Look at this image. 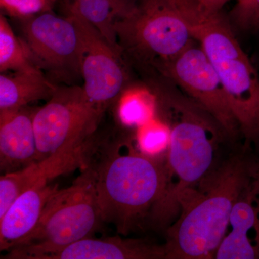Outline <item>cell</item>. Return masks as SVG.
<instances>
[{"instance_id":"obj_13","label":"cell","mask_w":259,"mask_h":259,"mask_svg":"<svg viewBox=\"0 0 259 259\" xmlns=\"http://www.w3.org/2000/svg\"><path fill=\"white\" fill-rule=\"evenodd\" d=\"M30 259H166L164 245L120 237L83 238L62 248L32 255Z\"/></svg>"},{"instance_id":"obj_23","label":"cell","mask_w":259,"mask_h":259,"mask_svg":"<svg viewBox=\"0 0 259 259\" xmlns=\"http://www.w3.org/2000/svg\"><path fill=\"white\" fill-rule=\"evenodd\" d=\"M204 8L212 12H221L229 0H197Z\"/></svg>"},{"instance_id":"obj_19","label":"cell","mask_w":259,"mask_h":259,"mask_svg":"<svg viewBox=\"0 0 259 259\" xmlns=\"http://www.w3.org/2000/svg\"><path fill=\"white\" fill-rule=\"evenodd\" d=\"M153 95L141 89H134L122 97L119 107V116L122 123L140 127L151 121L154 110Z\"/></svg>"},{"instance_id":"obj_20","label":"cell","mask_w":259,"mask_h":259,"mask_svg":"<svg viewBox=\"0 0 259 259\" xmlns=\"http://www.w3.org/2000/svg\"><path fill=\"white\" fill-rule=\"evenodd\" d=\"M149 122L139 127L138 147L146 156L161 161L159 158H166L169 146V127L167 122L164 125Z\"/></svg>"},{"instance_id":"obj_6","label":"cell","mask_w":259,"mask_h":259,"mask_svg":"<svg viewBox=\"0 0 259 259\" xmlns=\"http://www.w3.org/2000/svg\"><path fill=\"white\" fill-rule=\"evenodd\" d=\"M115 30L122 50L157 69L194 40L174 0H134Z\"/></svg>"},{"instance_id":"obj_24","label":"cell","mask_w":259,"mask_h":259,"mask_svg":"<svg viewBox=\"0 0 259 259\" xmlns=\"http://www.w3.org/2000/svg\"><path fill=\"white\" fill-rule=\"evenodd\" d=\"M251 0H237V4L233 10H241L249 4Z\"/></svg>"},{"instance_id":"obj_10","label":"cell","mask_w":259,"mask_h":259,"mask_svg":"<svg viewBox=\"0 0 259 259\" xmlns=\"http://www.w3.org/2000/svg\"><path fill=\"white\" fill-rule=\"evenodd\" d=\"M24 35L32 59L56 72H80V42L71 19L50 12L24 20Z\"/></svg>"},{"instance_id":"obj_2","label":"cell","mask_w":259,"mask_h":259,"mask_svg":"<svg viewBox=\"0 0 259 259\" xmlns=\"http://www.w3.org/2000/svg\"><path fill=\"white\" fill-rule=\"evenodd\" d=\"M252 151L243 148L223 161L189 194L167 230L166 259L214 258L237 199L259 161Z\"/></svg>"},{"instance_id":"obj_8","label":"cell","mask_w":259,"mask_h":259,"mask_svg":"<svg viewBox=\"0 0 259 259\" xmlns=\"http://www.w3.org/2000/svg\"><path fill=\"white\" fill-rule=\"evenodd\" d=\"M158 70L209 112L227 137L235 140L241 136L222 83L195 39L173 60Z\"/></svg>"},{"instance_id":"obj_1","label":"cell","mask_w":259,"mask_h":259,"mask_svg":"<svg viewBox=\"0 0 259 259\" xmlns=\"http://www.w3.org/2000/svg\"><path fill=\"white\" fill-rule=\"evenodd\" d=\"M164 88L161 99L170 142L163 162V193L151 214L162 226L180 212L189 194L214 169L219 145L228 138L212 116L175 83Z\"/></svg>"},{"instance_id":"obj_18","label":"cell","mask_w":259,"mask_h":259,"mask_svg":"<svg viewBox=\"0 0 259 259\" xmlns=\"http://www.w3.org/2000/svg\"><path fill=\"white\" fill-rule=\"evenodd\" d=\"M25 42L15 35L4 15H0V71H22L35 67Z\"/></svg>"},{"instance_id":"obj_7","label":"cell","mask_w":259,"mask_h":259,"mask_svg":"<svg viewBox=\"0 0 259 259\" xmlns=\"http://www.w3.org/2000/svg\"><path fill=\"white\" fill-rule=\"evenodd\" d=\"M102 112L89 101L83 88L56 89L49 102L34 115L37 161L86 143L96 129Z\"/></svg>"},{"instance_id":"obj_11","label":"cell","mask_w":259,"mask_h":259,"mask_svg":"<svg viewBox=\"0 0 259 259\" xmlns=\"http://www.w3.org/2000/svg\"><path fill=\"white\" fill-rule=\"evenodd\" d=\"M217 259H259V161L237 199Z\"/></svg>"},{"instance_id":"obj_14","label":"cell","mask_w":259,"mask_h":259,"mask_svg":"<svg viewBox=\"0 0 259 259\" xmlns=\"http://www.w3.org/2000/svg\"><path fill=\"white\" fill-rule=\"evenodd\" d=\"M35 112L29 111L26 107L0 112V166L3 175L18 171L37 161Z\"/></svg>"},{"instance_id":"obj_4","label":"cell","mask_w":259,"mask_h":259,"mask_svg":"<svg viewBox=\"0 0 259 259\" xmlns=\"http://www.w3.org/2000/svg\"><path fill=\"white\" fill-rule=\"evenodd\" d=\"M96 171L97 201L103 222L127 235L152 212L164 187L163 162L127 146Z\"/></svg>"},{"instance_id":"obj_5","label":"cell","mask_w":259,"mask_h":259,"mask_svg":"<svg viewBox=\"0 0 259 259\" xmlns=\"http://www.w3.org/2000/svg\"><path fill=\"white\" fill-rule=\"evenodd\" d=\"M102 221L97 201L96 171L84 168L68 188L58 190L48 201L37 226L4 258L30 259L91 236Z\"/></svg>"},{"instance_id":"obj_22","label":"cell","mask_w":259,"mask_h":259,"mask_svg":"<svg viewBox=\"0 0 259 259\" xmlns=\"http://www.w3.org/2000/svg\"><path fill=\"white\" fill-rule=\"evenodd\" d=\"M232 18L239 28L245 30L259 28V0L251 2L241 10H233Z\"/></svg>"},{"instance_id":"obj_15","label":"cell","mask_w":259,"mask_h":259,"mask_svg":"<svg viewBox=\"0 0 259 259\" xmlns=\"http://www.w3.org/2000/svg\"><path fill=\"white\" fill-rule=\"evenodd\" d=\"M58 185H37L25 191L15 199L0 218V250L9 251L30 236L41 217Z\"/></svg>"},{"instance_id":"obj_21","label":"cell","mask_w":259,"mask_h":259,"mask_svg":"<svg viewBox=\"0 0 259 259\" xmlns=\"http://www.w3.org/2000/svg\"><path fill=\"white\" fill-rule=\"evenodd\" d=\"M56 0H0L1 9L10 16L26 19L50 12Z\"/></svg>"},{"instance_id":"obj_16","label":"cell","mask_w":259,"mask_h":259,"mask_svg":"<svg viewBox=\"0 0 259 259\" xmlns=\"http://www.w3.org/2000/svg\"><path fill=\"white\" fill-rule=\"evenodd\" d=\"M38 66L0 76V112L12 111L31 102L50 99L56 90Z\"/></svg>"},{"instance_id":"obj_12","label":"cell","mask_w":259,"mask_h":259,"mask_svg":"<svg viewBox=\"0 0 259 259\" xmlns=\"http://www.w3.org/2000/svg\"><path fill=\"white\" fill-rule=\"evenodd\" d=\"M88 141L75 147L66 148L49 157L33 162L29 166L0 177V218L15 199L25 191L46 185L53 179L76 169L87 168Z\"/></svg>"},{"instance_id":"obj_3","label":"cell","mask_w":259,"mask_h":259,"mask_svg":"<svg viewBox=\"0 0 259 259\" xmlns=\"http://www.w3.org/2000/svg\"><path fill=\"white\" fill-rule=\"evenodd\" d=\"M226 91L244 148L259 153V74L221 12L197 0H174Z\"/></svg>"},{"instance_id":"obj_17","label":"cell","mask_w":259,"mask_h":259,"mask_svg":"<svg viewBox=\"0 0 259 259\" xmlns=\"http://www.w3.org/2000/svg\"><path fill=\"white\" fill-rule=\"evenodd\" d=\"M134 0H74L67 8L81 15L100 31L107 41L122 51L115 33V24L127 13Z\"/></svg>"},{"instance_id":"obj_9","label":"cell","mask_w":259,"mask_h":259,"mask_svg":"<svg viewBox=\"0 0 259 259\" xmlns=\"http://www.w3.org/2000/svg\"><path fill=\"white\" fill-rule=\"evenodd\" d=\"M67 10L66 16L77 29L80 42V73L89 101L99 110L122 91L127 79L121 51L112 47L92 24L76 12Z\"/></svg>"}]
</instances>
